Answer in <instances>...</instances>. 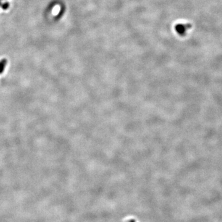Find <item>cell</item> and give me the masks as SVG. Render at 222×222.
<instances>
[{"instance_id":"6da1fadb","label":"cell","mask_w":222,"mask_h":222,"mask_svg":"<svg viewBox=\"0 0 222 222\" xmlns=\"http://www.w3.org/2000/svg\"><path fill=\"white\" fill-rule=\"evenodd\" d=\"M188 27H190V25H185L183 24H178L176 26V30L177 32L180 34V35H183L185 34L186 30L187 29H188Z\"/></svg>"},{"instance_id":"7a4b0ae2","label":"cell","mask_w":222,"mask_h":222,"mask_svg":"<svg viewBox=\"0 0 222 222\" xmlns=\"http://www.w3.org/2000/svg\"><path fill=\"white\" fill-rule=\"evenodd\" d=\"M7 64V60L6 59H3L0 61V74H2L5 69Z\"/></svg>"},{"instance_id":"3957f363","label":"cell","mask_w":222,"mask_h":222,"mask_svg":"<svg viewBox=\"0 0 222 222\" xmlns=\"http://www.w3.org/2000/svg\"><path fill=\"white\" fill-rule=\"evenodd\" d=\"M8 7H9V3H4V4L3 5V6H2V8H3V9H6Z\"/></svg>"},{"instance_id":"277c9868","label":"cell","mask_w":222,"mask_h":222,"mask_svg":"<svg viewBox=\"0 0 222 222\" xmlns=\"http://www.w3.org/2000/svg\"><path fill=\"white\" fill-rule=\"evenodd\" d=\"M128 222H135V220H130Z\"/></svg>"}]
</instances>
